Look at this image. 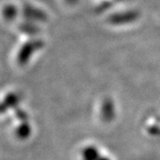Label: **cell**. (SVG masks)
<instances>
[{
	"label": "cell",
	"mask_w": 160,
	"mask_h": 160,
	"mask_svg": "<svg viewBox=\"0 0 160 160\" xmlns=\"http://www.w3.org/2000/svg\"><path fill=\"white\" fill-rule=\"evenodd\" d=\"M45 46V42L40 38H30L26 41L20 47L16 55V61L20 66H24L30 61V59L37 52Z\"/></svg>",
	"instance_id": "6da1fadb"
},
{
	"label": "cell",
	"mask_w": 160,
	"mask_h": 160,
	"mask_svg": "<svg viewBox=\"0 0 160 160\" xmlns=\"http://www.w3.org/2000/svg\"><path fill=\"white\" fill-rule=\"evenodd\" d=\"M140 18L137 10H126L112 13L108 17V22L113 26H125L135 22Z\"/></svg>",
	"instance_id": "7a4b0ae2"
},
{
	"label": "cell",
	"mask_w": 160,
	"mask_h": 160,
	"mask_svg": "<svg viewBox=\"0 0 160 160\" xmlns=\"http://www.w3.org/2000/svg\"><path fill=\"white\" fill-rule=\"evenodd\" d=\"M22 13L26 21L31 22H45L48 19L47 13L44 10L35 7L29 4L23 6Z\"/></svg>",
	"instance_id": "3957f363"
},
{
	"label": "cell",
	"mask_w": 160,
	"mask_h": 160,
	"mask_svg": "<svg viewBox=\"0 0 160 160\" xmlns=\"http://www.w3.org/2000/svg\"><path fill=\"white\" fill-rule=\"evenodd\" d=\"M19 30L24 34L29 35V36H36L38 33H39V28L35 24V22H28L26 21L25 22L21 23L18 27Z\"/></svg>",
	"instance_id": "277c9868"
},
{
	"label": "cell",
	"mask_w": 160,
	"mask_h": 160,
	"mask_svg": "<svg viewBox=\"0 0 160 160\" xmlns=\"http://www.w3.org/2000/svg\"><path fill=\"white\" fill-rule=\"evenodd\" d=\"M102 157L100 151L94 146H88L83 149L82 158L83 160H100Z\"/></svg>",
	"instance_id": "5b68a950"
},
{
	"label": "cell",
	"mask_w": 160,
	"mask_h": 160,
	"mask_svg": "<svg viewBox=\"0 0 160 160\" xmlns=\"http://www.w3.org/2000/svg\"><path fill=\"white\" fill-rule=\"evenodd\" d=\"M19 10L16 6L12 4H8L3 8V16L7 21H12L17 17Z\"/></svg>",
	"instance_id": "8992f818"
},
{
	"label": "cell",
	"mask_w": 160,
	"mask_h": 160,
	"mask_svg": "<svg viewBox=\"0 0 160 160\" xmlns=\"http://www.w3.org/2000/svg\"><path fill=\"white\" fill-rule=\"evenodd\" d=\"M102 115L106 120L111 119L114 116V104L111 100L107 99L102 104Z\"/></svg>",
	"instance_id": "52a82bcc"
},
{
	"label": "cell",
	"mask_w": 160,
	"mask_h": 160,
	"mask_svg": "<svg viewBox=\"0 0 160 160\" xmlns=\"http://www.w3.org/2000/svg\"><path fill=\"white\" fill-rule=\"evenodd\" d=\"M18 102H19V97L16 93L11 92V93L7 94L3 102V104H2V112H4L6 108L8 109V108H12V107H15Z\"/></svg>",
	"instance_id": "ba28073f"
},
{
	"label": "cell",
	"mask_w": 160,
	"mask_h": 160,
	"mask_svg": "<svg viewBox=\"0 0 160 160\" xmlns=\"http://www.w3.org/2000/svg\"><path fill=\"white\" fill-rule=\"evenodd\" d=\"M18 136L22 139L27 138L30 133V126L28 124H23L22 126H21L19 127L17 131Z\"/></svg>",
	"instance_id": "9c48e42d"
},
{
	"label": "cell",
	"mask_w": 160,
	"mask_h": 160,
	"mask_svg": "<svg viewBox=\"0 0 160 160\" xmlns=\"http://www.w3.org/2000/svg\"><path fill=\"white\" fill-rule=\"evenodd\" d=\"M65 2L68 5H69V6H73V5H75L78 2V0H65Z\"/></svg>",
	"instance_id": "30bf717a"
},
{
	"label": "cell",
	"mask_w": 160,
	"mask_h": 160,
	"mask_svg": "<svg viewBox=\"0 0 160 160\" xmlns=\"http://www.w3.org/2000/svg\"><path fill=\"white\" fill-rule=\"evenodd\" d=\"M100 160H109L108 158H105V157H102L101 158H100Z\"/></svg>",
	"instance_id": "8fae6325"
}]
</instances>
